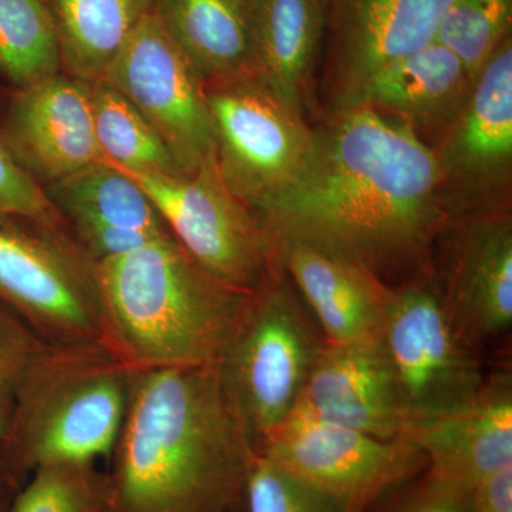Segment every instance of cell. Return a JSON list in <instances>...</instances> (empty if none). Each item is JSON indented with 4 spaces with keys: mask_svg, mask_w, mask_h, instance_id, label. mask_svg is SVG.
I'll return each mask as SVG.
<instances>
[{
    "mask_svg": "<svg viewBox=\"0 0 512 512\" xmlns=\"http://www.w3.org/2000/svg\"><path fill=\"white\" fill-rule=\"evenodd\" d=\"M453 0H325L329 82L336 110L384 64L436 39Z\"/></svg>",
    "mask_w": 512,
    "mask_h": 512,
    "instance_id": "obj_13",
    "label": "cell"
},
{
    "mask_svg": "<svg viewBox=\"0 0 512 512\" xmlns=\"http://www.w3.org/2000/svg\"><path fill=\"white\" fill-rule=\"evenodd\" d=\"M45 343L26 323L0 306V444L8 431L20 384Z\"/></svg>",
    "mask_w": 512,
    "mask_h": 512,
    "instance_id": "obj_30",
    "label": "cell"
},
{
    "mask_svg": "<svg viewBox=\"0 0 512 512\" xmlns=\"http://www.w3.org/2000/svg\"><path fill=\"white\" fill-rule=\"evenodd\" d=\"M296 407L382 440L407 441L413 429L377 339L350 345L325 343Z\"/></svg>",
    "mask_w": 512,
    "mask_h": 512,
    "instance_id": "obj_14",
    "label": "cell"
},
{
    "mask_svg": "<svg viewBox=\"0 0 512 512\" xmlns=\"http://www.w3.org/2000/svg\"><path fill=\"white\" fill-rule=\"evenodd\" d=\"M511 22L512 0H453L434 42L450 50L474 82L495 50L511 36Z\"/></svg>",
    "mask_w": 512,
    "mask_h": 512,
    "instance_id": "obj_27",
    "label": "cell"
},
{
    "mask_svg": "<svg viewBox=\"0 0 512 512\" xmlns=\"http://www.w3.org/2000/svg\"><path fill=\"white\" fill-rule=\"evenodd\" d=\"M451 312L461 332L488 338L512 323V227L507 217L478 218L460 235Z\"/></svg>",
    "mask_w": 512,
    "mask_h": 512,
    "instance_id": "obj_19",
    "label": "cell"
},
{
    "mask_svg": "<svg viewBox=\"0 0 512 512\" xmlns=\"http://www.w3.org/2000/svg\"><path fill=\"white\" fill-rule=\"evenodd\" d=\"M0 138L40 187L104 161L90 84L64 73L12 89L0 120Z\"/></svg>",
    "mask_w": 512,
    "mask_h": 512,
    "instance_id": "obj_12",
    "label": "cell"
},
{
    "mask_svg": "<svg viewBox=\"0 0 512 512\" xmlns=\"http://www.w3.org/2000/svg\"><path fill=\"white\" fill-rule=\"evenodd\" d=\"M315 133L301 177L255 214L272 244L302 242L377 276L427 251L446 221L447 191L414 128L350 107Z\"/></svg>",
    "mask_w": 512,
    "mask_h": 512,
    "instance_id": "obj_1",
    "label": "cell"
},
{
    "mask_svg": "<svg viewBox=\"0 0 512 512\" xmlns=\"http://www.w3.org/2000/svg\"><path fill=\"white\" fill-rule=\"evenodd\" d=\"M0 512H6L5 510H3L2 505H0Z\"/></svg>",
    "mask_w": 512,
    "mask_h": 512,
    "instance_id": "obj_33",
    "label": "cell"
},
{
    "mask_svg": "<svg viewBox=\"0 0 512 512\" xmlns=\"http://www.w3.org/2000/svg\"><path fill=\"white\" fill-rule=\"evenodd\" d=\"M407 441L429 460L427 485L468 498L481 480L512 464L510 377L484 383L466 403L417 424Z\"/></svg>",
    "mask_w": 512,
    "mask_h": 512,
    "instance_id": "obj_15",
    "label": "cell"
},
{
    "mask_svg": "<svg viewBox=\"0 0 512 512\" xmlns=\"http://www.w3.org/2000/svg\"><path fill=\"white\" fill-rule=\"evenodd\" d=\"M136 367L106 345L45 343L20 384L2 444L32 474L111 457Z\"/></svg>",
    "mask_w": 512,
    "mask_h": 512,
    "instance_id": "obj_4",
    "label": "cell"
},
{
    "mask_svg": "<svg viewBox=\"0 0 512 512\" xmlns=\"http://www.w3.org/2000/svg\"><path fill=\"white\" fill-rule=\"evenodd\" d=\"M325 23V0H255L254 73L302 113Z\"/></svg>",
    "mask_w": 512,
    "mask_h": 512,
    "instance_id": "obj_22",
    "label": "cell"
},
{
    "mask_svg": "<svg viewBox=\"0 0 512 512\" xmlns=\"http://www.w3.org/2000/svg\"><path fill=\"white\" fill-rule=\"evenodd\" d=\"M258 451L355 512L412 476L424 458L409 441L377 439L299 407Z\"/></svg>",
    "mask_w": 512,
    "mask_h": 512,
    "instance_id": "obj_11",
    "label": "cell"
},
{
    "mask_svg": "<svg viewBox=\"0 0 512 512\" xmlns=\"http://www.w3.org/2000/svg\"><path fill=\"white\" fill-rule=\"evenodd\" d=\"M466 512H512V464L494 471L471 490Z\"/></svg>",
    "mask_w": 512,
    "mask_h": 512,
    "instance_id": "obj_31",
    "label": "cell"
},
{
    "mask_svg": "<svg viewBox=\"0 0 512 512\" xmlns=\"http://www.w3.org/2000/svg\"><path fill=\"white\" fill-rule=\"evenodd\" d=\"M9 512H116L109 476L96 464H55L33 471Z\"/></svg>",
    "mask_w": 512,
    "mask_h": 512,
    "instance_id": "obj_26",
    "label": "cell"
},
{
    "mask_svg": "<svg viewBox=\"0 0 512 512\" xmlns=\"http://www.w3.org/2000/svg\"><path fill=\"white\" fill-rule=\"evenodd\" d=\"M111 349L136 369L218 366L254 295L201 268L173 235L96 262Z\"/></svg>",
    "mask_w": 512,
    "mask_h": 512,
    "instance_id": "obj_3",
    "label": "cell"
},
{
    "mask_svg": "<svg viewBox=\"0 0 512 512\" xmlns=\"http://www.w3.org/2000/svg\"><path fill=\"white\" fill-rule=\"evenodd\" d=\"M0 306L46 343L110 346L96 262L69 231L0 227Z\"/></svg>",
    "mask_w": 512,
    "mask_h": 512,
    "instance_id": "obj_7",
    "label": "cell"
},
{
    "mask_svg": "<svg viewBox=\"0 0 512 512\" xmlns=\"http://www.w3.org/2000/svg\"><path fill=\"white\" fill-rule=\"evenodd\" d=\"M323 345L279 268L255 293L217 366L258 450L298 406Z\"/></svg>",
    "mask_w": 512,
    "mask_h": 512,
    "instance_id": "obj_5",
    "label": "cell"
},
{
    "mask_svg": "<svg viewBox=\"0 0 512 512\" xmlns=\"http://www.w3.org/2000/svg\"><path fill=\"white\" fill-rule=\"evenodd\" d=\"M204 93L222 183L256 214L301 177L316 133L254 72L204 83Z\"/></svg>",
    "mask_w": 512,
    "mask_h": 512,
    "instance_id": "obj_6",
    "label": "cell"
},
{
    "mask_svg": "<svg viewBox=\"0 0 512 512\" xmlns=\"http://www.w3.org/2000/svg\"><path fill=\"white\" fill-rule=\"evenodd\" d=\"M154 12L202 83L254 72L255 0H157Z\"/></svg>",
    "mask_w": 512,
    "mask_h": 512,
    "instance_id": "obj_21",
    "label": "cell"
},
{
    "mask_svg": "<svg viewBox=\"0 0 512 512\" xmlns=\"http://www.w3.org/2000/svg\"><path fill=\"white\" fill-rule=\"evenodd\" d=\"M43 190L79 247L120 231L171 235L146 191L106 161L87 165Z\"/></svg>",
    "mask_w": 512,
    "mask_h": 512,
    "instance_id": "obj_20",
    "label": "cell"
},
{
    "mask_svg": "<svg viewBox=\"0 0 512 512\" xmlns=\"http://www.w3.org/2000/svg\"><path fill=\"white\" fill-rule=\"evenodd\" d=\"M276 262L311 308L330 345L379 338L390 291L365 266L296 241L275 242Z\"/></svg>",
    "mask_w": 512,
    "mask_h": 512,
    "instance_id": "obj_17",
    "label": "cell"
},
{
    "mask_svg": "<svg viewBox=\"0 0 512 512\" xmlns=\"http://www.w3.org/2000/svg\"><path fill=\"white\" fill-rule=\"evenodd\" d=\"M157 0H47L62 73L84 83L103 79Z\"/></svg>",
    "mask_w": 512,
    "mask_h": 512,
    "instance_id": "obj_23",
    "label": "cell"
},
{
    "mask_svg": "<svg viewBox=\"0 0 512 512\" xmlns=\"http://www.w3.org/2000/svg\"><path fill=\"white\" fill-rule=\"evenodd\" d=\"M244 501L247 512H355L259 451L248 474Z\"/></svg>",
    "mask_w": 512,
    "mask_h": 512,
    "instance_id": "obj_28",
    "label": "cell"
},
{
    "mask_svg": "<svg viewBox=\"0 0 512 512\" xmlns=\"http://www.w3.org/2000/svg\"><path fill=\"white\" fill-rule=\"evenodd\" d=\"M471 86L473 79L463 63L431 42L376 70L345 109L370 107L392 111L416 126H440L454 119Z\"/></svg>",
    "mask_w": 512,
    "mask_h": 512,
    "instance_id": "obj_18",
    "label": "cell"
},
{
    "mask_svg": "<svg viewBox=\"0 0 512 512\" xmlns=\"http://www.w3.org/2000/svg\"><path fill=\"white\" fill-rule=\"evenodd\" d=\"M377 340L413 429L466 403L484 386L450 306L430 286L390 293Z\"/></svg>",
    "mask_w": 512,
    "mask_h": 512,
    "instance_id": "obj_9",
    "label": "cell"
},
{
    "mask_svg": "<svg viewBox=\"0 0 512 512\" xmlns=\"http://www.w3.org/2000/svg\"><path fill=\"white\" fill-rule=\"evenodd\" d=\"M0 227L69 231L45 190L18 164L0 138Z\"/></svg>",
    "mask_w": 512,
    "mask_h": 512,
    "instance_id": "obj_29",
    "label": "cell"
},
{
    "mask_svg": "<svg viewBox=\"0 0 512 512\" xmlns=\"http://www.w3.org/2000/svg\"><path fill=\"white\" fill-rule=\"evenodd\" d=\"M62 73L47 0H0V77L12 89Z\"/></svg>",
    "mask_w": 512,
    "mask_h": 512,
    "instance_id": "obj_25",
    "label": "cell"
},
{
    "mask_svg": "<svg viewBox=\"0 0 512 512\" xmlns=\"http://www.w3.org/2000/svg\"><path fill=\"white\" fill-rule=\"evenodd\" d=\"M258 448L217 366L134 370L109 476L116 512H234Z\"/></svg>",
    "mask_w": 512,
    "mask_h": 512,
    "instance_id": "obj_2",
    "label": "cell"
},
{
    "mask_svg": "<svg viewBox=\"0 0 512 512\" xmlns=\"http://www.w3.org/2000/svg\"><path fill=\"white\" fill-rule=\"evenodd\" d=\"M90 99L104 161L128 173L185 175L140 111L106 79L90 83Z\"/></svg>",
    "mask_w": 512,
    "mask_h": 512,
    "instance_id": "obj_24",
    "label": "cell"
},
{
    "mask_svg": "<svg viewBox=\"0 0 512 512\" xmlns=\"http://www.w3.org/2000/svg\"><path fill=\"white\" fill-rule=\"evenodd\" d=\"M103 79L140 111L185 175L215 160L204 83L154 10L141 20Z\"/></svg>",
    "mask_w": 512,
    "mask_h": 512,
    "instance_id": "obj_10",
    "label": "cell"
},
{
    "mask_svg": "<svg viewBox=\"0 0 512 512\" xmlns=\"http://www.w3.org/2000/svg\"><path fill=\"white\" fill-rule=\"evenodd\" d=\"M436 153L446 191L484 195L510 183L512 42L501 43L471 86Z\"/></svg>",
    "mask_w": 512,
    "mask_h": 512,
    "instance_id": "obj_16",
    "label": "cell"
},
{
    "mask_svg": "<svg viewBox=\"0 0 512 512\" xmlns=\"http://www.w3.org/2000/svg\"><path fill=\"white\" fill-rule=\"evenodd\" d=\"M124 173L146 191L175 241L222 284L254 295L278 272L271 238L222 183L215 160L180 177Z\"/></svg>",
    "mask_w": 512,
    "mask_h": 512,
    "instance_id": "obj_8",
    "label": "cell"
},
{
    "mask_svg": "<svg viewBox=\"0 0 512 512\" xmlns=\"http://www.w3.org/2000/svg\"><path fill=\"white\" fill-rule=\"evenodd\" d=\"M467 498L444 493L427 485L423 497L409 512H466Z\"/></svg>",
    "mask_w": 512,
    "mask_h": 512,
    "instance_id": "obj_32",
    "label": "cell"
}]
</instances>
